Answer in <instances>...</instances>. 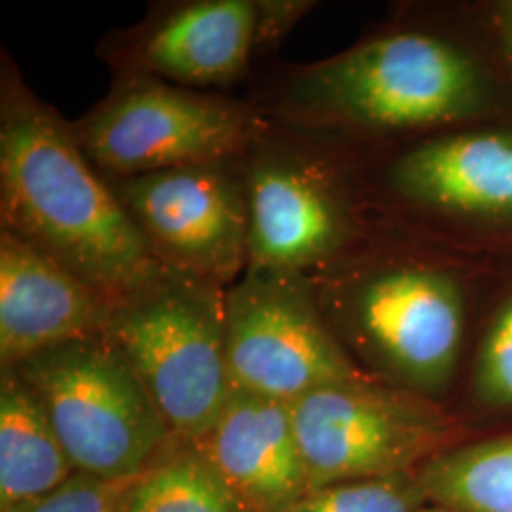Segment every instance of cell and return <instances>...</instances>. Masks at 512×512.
Returning a JSON list of instances; mask_svg holds the SVG:
<instances>
[{"label":"cell","mask_w":512,"mask_h":512,"mask_svg":"<svg viewBox=\"0 0 512 512\" xmlns=\"http://www.w3.org/2000/svg\"><path fill=\"white\" fill-rule=\"evenodd\" d=\"M0 228L110 302L160 266L71 122L25 84L8 54L0 63Z\"/></svg>","instance_id":"6da1fadb"},{"label":"cell","mask_w":512,"mask_h":512,"mask_svg":"<svg viewBox=\"0 0 512 512\" xmlns=\"http://www.w3.org/2000/svg\"><path fill=\"white\" fill-rule=\"evenodd\" d=\"M482 82L454 44L420 31L370 38L306 67H293L258 112L294 131H410L454 122L480 105Z\"/></svg>","instance_id":"7a4b0ae2"},{"label":"cell","mask_w":512,"mask_h":512,"mask_svg":"<svg viewBox=\"0 0 512 512\" xmlns=\"http://www.w3.org/2000/svg\"><path fill=\"white\" fill-rule=\"evenodd\" d=\"M103 334L126 357L173 437L209 433L234 391L226 287L160 264L110 302Z\"/></svg>","instance_id":"3957f363"},{"label":"cell","mask_w":512,"mask_h":512,"mask_svg":"<svg viewBox=\"0 0 512 512\" xmlns=\"http://www.w3.org/2000/svg\"><path fill=\"white\" fill-rule=\"evenodd\" d=\"M12 368L37 395L78 473L129 482L173 439L145 385L105 334L44 349Z\"/></svg>","instance_id":"277c9868"},{"label":"cell","mask_w":512,"mask_h":512,"mask_svg":"<svg viewBox=\"0 0 512 512\" xmlns=\"http://www.w3.org/2000/svg\"><path fill=\"white\" fill-rule=\"evenodd\" d=\"M332 332L387 384L435 399L452 382L463 340V298L452 277L393 264L351 281L313 277Z\"/></svg>","instance_id":"5b68a950"},{"label":"cell","mask_w":512,"mask_h":512,"mask_svg":"<svg viewBox=\"0 0 512 512\" xmlns=\"http://www.w3.org/2000/svg\"><path fill=\"white\" fill-rule=\"evenodd\" d=\"M266 124L251 103L150 76H116L110 92L71 122L107 179L243 156Z\"/></svg>","instance_id":"8992f818"},{"label":"cell","mask_w":512,"mask_h":512,"mask_svg":"<svg viewBox=\"0 0 512 512\" xmlns=\"http://www.w3.org/2000/svg\"><path fill=\"white\" fill-rule=\"evenodd\" d=\"M311 490L416 473L454 446V423L433 399L363 374L291 403Z\"/></svg>","instance_id":"52a82bcc"},{"label":"cell","mask_w":512,"mask_h":512,"mask_svg":"<svg viewBox=\"0 0 512 512\" xmlns=\"http://www.w3.org/2000/svg\"><path fill=\"white\" fill-rule=\"evenodd\" d=\"M226 359L234 389L289 404L368 374L330 329L311 275L256 264L226 289Z\"/></svg>","instance_id":"ba28073f"},{"label":"cell","mask_w":512,"mask_h":512,"mask_svg":"<svg viewBox=\"0 0 512 512\" xmlns=\"http://www.w3.org/2000/svg\"><path fill=\"white\" fill-rule=\"evenodd\" d=\"M107 183L160 264L226 289L245 272L249 196L241 156Z\"/></svg>","instance_id":"9c48e42d"},{"label":"cell","mask_w":512,"mask_h":512,"mask_svg":"<svg viewBox=\"0 0 512 512\" xmlns=\"http://www.w3.org/2000/svg\"><path fill=\"white\" fill-rule=\"evenodd\" d=\"M249 196V264L325 272L353 234L349 207L304 133L272 122L241 156Z\"/></svg>","instance_id":"30bf717a"},{"label":"cell","mask_w":512,"mask_h":512,"mask_svg":"<svg viewBox=\"0 0 512 512\" xmlns=\"http://www.w3.org/2000/svg\"><path fill=\"white\" fill-rule=\"evenodd\" d=\"M256 0H186L152 10L107 40L116 76H150L192 90L230 86L255 54Z\"/></svg>","instance_id":"8fae6325"},{"label":"cell","mask_w":512,"mask_h":512,"mask_svg":"<svg viewBox=\"0 0 512 512\" xmlns=\"http://www.w3.org/2000/svg\"><path fill=\"white\" fill-rule=\"evenodd\" d=\"M110 300L0 228V366L103 334Z\"/></svg>","instance_id":"7c38bea8"},{"label":"cell","mask_w":512,"mask_h":512,"mask_svg":"<svg viewBox=\"0 0 512 512\" xmlns=\"http://www.w3.org/2000/svg\"><path fill=\"white\" fill-rule=\"evenodd\" d=\"M198 442L249 512H291L311 492L289 403L234 389Z\"/></svg>","instance_id":"4fadbf2b"},{"label":"cell","mask_w":512,"mask_h":512,"mask_svg":"<svg viewBox=\"0 0 512 512\" xmlns=\"http://www.w3.org/2000/svg\"><path fill=\"white\" fill-rule=\"evenodd\" d=\"M410 202L471 215H512V133L476 131L423 141L389 171Z\"/></svg>","instance_id":"5bb4252c"},{"label":"cell","mask_w":512,"mask_h":512,"mask_svg":"<svg viewBox=\"0 0 512 512\" xmlns=\"http://www.w3.org/2000/svg\"><path fill=\"white\" fill-rule=\"evenodd\" d=\"M76 473L18 370L0 366V512L44 497Z\"/></svg>","instance_id":"9a60e30c"},{"label":"cell","mask_w":512,"mask_h":512,"mask_svg":"<svg viewBox=\"0 0 512 512\" xmlns=\"http://www.w3.org/2000/svg\"><path fill=\"white\" fill-rule=\"evenodd\" d=\"M427 505L452 512H512V435L452 446L416 471Z\"/></svg>","instance_id":"2e32d148"},{"label":"cell","mask_w":512,"mask_h":512,"mask_svg":"<svg viewBox=\"0 0 512 512\" xmlns=\"http://www.w3.org/2000/svg\"><path fill=\"white\" fill-rule=\"evenodd\" d=\"M122 512H249L198 440L173 437L145 473L126 482Z\"/></svg>","instance_id":"e0dca14e"},{"label":"cell","mask_w":512,"mask_h":512,"mask_svg":"<svg viewBox=\"0 0 512 512\" xmlns=\"http://www.w3.org/2000/svg\"><path fill=\"white\" fill-rule=\"evenodd\" d=\"M425 505L416 473H408L317 488L291 512H418Z\"/></svg>","instance_id":"ac0fdd59"},{"label":"cell","mask_w":512,"mask_h":512,"mask_svg":"<svg viewBox=\"0 0 512 512\" xmlns=\"http://www.w3.org/2000/svg\"><path fill=\"white\" fill-rule=\"evenodd\" d=\"M476 399L490 408H512V300L497 313L478 355Z\"/></svg>","instance_id":"d6986e66"},{"label":"cell","mask_w":512,"mask_h":512,"mask_svg":"<svg viewBox=\"0 0 512 512\" xmlns=\"http://www.w3.org/2000/svg\"><path fill=\"white\" fill-rule=\"evenodd\" d=\"M124 488L126 482H107L76 471L54 492L10 512H122Z\"/></svg>","instance_id":"ffe728a7"},{"label":"cell","mask_w":512,"mask_h":512,"mask_svg":"<svg viewBox=\"0 0 512 512\" xmlns=\"http://www.w3.org/2000/svg\"><path fill=\"white\" fill-rule=\"evenodd\" d=\"M310 6V2L294 0H260L256 19L255 52L279 44L281 38L293 29L298 18L310 10Z\"/></svg>","instance_id":"44dd1931"},{"label":"cell","mask_w":512,"mask_h":512,"mask_svg":"<svg viewBox=\"0 0 512 512\" xmlns=\"http://www.w3.org/2000/svg\"><path fill=\"white\" fill-rule=\"evenodd\" d=\"M418 512H452L446 511V509H440V507H435V505H425V507H421Z\"/></svg>","instance_id":"7402d4cb"},{"label":"cell","mask_w":512,"mask_h":512,"mask_svg":"<svg viewBox=\"0 0 512 512\" xmlns=\"http://www.w3.org/2000/svg\"><path fill=\"white\" fill-rule=\"evenodd\" d=\"M511 16H512V6H511Z\"/></svg>","instance_id":"603a6c76"}]
</instances>
